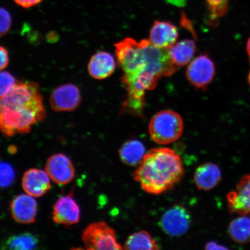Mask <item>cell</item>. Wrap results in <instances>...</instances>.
Instances as JSON below:
<instances>
[{
    "mask_svg": "<svg viewBox=\"0 0 250 250\" xmlns=\"http://www.w3.org/2000/svg\"><path fill=\"white\" fill-rule=\"evenodd\" d=\"M14 168L7 162H0V188L10 187L15 180Z\"/></svg>",
    "mask_w": 250,
    "mask_h": 250,
    "instance_id": "obj_23",
    "label": "cell"
},
{
    "mask_svg": "<svg viewBox=\"0 0 250 250\" xmlns=\"http://www.w3.org/2000/svg\"><path fill=\"white\" fill-rule=\"evenodd\" d=\"M206 249L207 250H227L226 247L219 245L214 242H210L206 244Z\"/></svg>",
    "mask_w": 250,
    "mask_h": 250,
    "instance_id": "obj_28",
    "label": "cell"
},
{
    "mask_svg": "<svg viewBox=\"0 0 250 250\" xmlns=\"http://www.w3.org/2000/svg\"><path fill=\"white\" fill-rule=\"evenodd\" d=\"M46 117L39 84L18 82L12 91L0 99V133L5 136L29 133Z\"/></svg>",
    "mask_w": 250,
    "mask_h": 250,
    "instance_id": "obj_2",
    "label": "cell"
},
{
    "mask_svg": "<svg viewBox=\"0 0 250 250\" xmlns=\"http://www.w3.org/2000/svg\"><path fill=\"white\" fill-rule=\"evenodd\" d=\"M184 165L180 156L168 148H156L146 153L133 178L149 194L158 195L173 189L183 179Z\"/></svg>",
    "mask_w": 250,
    "mask_h": 250,
    "instance_id": "obj_3",
    "label": "cell"
},
{
    "mask_svg": "<svg viewBox=\"0 0 250 250\" xmlns=\"http://www.w3.org/2000/svg\"><path fill=\"white\" fill-rule=\"evenodd\" d=\"M50 177L45 171L33 168L23 174L21 186L25 192L34 198L42 197L51 188Z\"/></svg>",
    "mask_w": 250,
    "mask_h": 250,
    "instance_id": "obj_12",
    "label": "cell"
},
{
    "mask_svg": "<svg viewBox=\"0 0 250 250\" xmlns=\"http://www.w3.org/2000/svg\"><path fill=\"white\" fill-rule=\"evenodd\" d=\"M18 5L24 8H29L34 7L42 2V0H14Z\"/></svg>",
    "mask_w": 250,
    "mask_h": 250,
    "instance_id": "obj_27",
    "label": "cell"
},
{
    "mask_svg": "<svg viewBox=\"0 0 250 250\" xmlns=\"http://www.w3.org/2000/svg\"><path fill=\"white\" fill-rule=\"evenodd\" d=\"M231 238L238 243L250 242V217L242 215L234 219L229 226Z\"/></svg>",
    "mask_w": 250,
    "mask_h": 250,
    "instance_id": "obj_20",
    "label": "cell"
},
{
    "mask_svg": "<svg viewBox=\"0 0 250 250\" xmlns=\"http://www.w3.org/2000/svg\"><path fill=\"white\" fill-rule=\"evenodd\" d=\"M39 245L38 237L31 233H22L12 236L6 240L4 249L6 250H31Z\"/></svg>",
    "mask_w": 250,
    "mask_h": 250,
    "instance_id": "obj_21",
    "label": "cell"
},
{
    "mask_svg": "<svg viewBox=\"0 0 250 250\" xmlns=\"http://www.w3.org/2000/svg\"><path fill=\"white\" fill-rule=\"evenodd\" d=\"M9 59L7 49L0 45V71L8 66Z\"/></svg>",
    "mask_w": 250,
    "mask_h": 250,
    "instance_id": "obj_26",
    "label": "cell"
},
{
    "mask_svg": "<svg viewBox=\"0 0 250 250\" xmlns=\"http://www.w3.org/2000/svg\"><path fill=\"white\" fill-rule=\"evenodd\" d=\"M53 220L55 223L70 226L80 221L81 210L73 192L62 196L53 208Z\"/></svg>",
    "mask_w": 250,
    "mask_h": 250,
    "instance_id": "obj_10",
    "label": "cell"
},
{
    "mask_svg": "<svg viewBox=\"0 0 250 250\" xmlns=\"http://www.w3.org/2000/svg\"><path fill=\"white\" fill-rule=\"evenodd\" d=\"M45 171L50 179L58 185L70 183L76 174L73 162L62 153L50 156L46 161Z\"/></svg>",
    "mask_w": 250,
    "mask_h": 250,
    "instance_id": "obj_8",
    "label": "cell"
},
{
    "mask_svg": "<svg viewBox=\"0 0 250 250\" xmlns=\"http://www.w3.org/2000/svg\"><path fill=\"white\" fill-rule=\"evenodd\" d=\"M177 27L169 21H156L150 31L149 42L157 48L168 49L176 43Z\"/></svg>",
    "mask_w": 250,
    "mask_h": 250,
    "instance_id": "obj_13",
    "label": "cell"
},
{
    "mask_svg": "<svg viewBox=\"0 0 250 250\" xmlns=\"http://www.w3.org/2000/svg\"><path fill=\"white\" fill-rule=\"evenodd\" d=\"M116 62L113 56L107 52L100 51L94 54L89 62L87 70L96 80H104L113 74Z\"/></svg>",
    "mask_w": 250,
    "mask_h": 250,
    "instance_id": "obj_15",
    "label": "cell"
},
{
    "mask_svg": "<svg viewBox=\"0 0 250 250\" xmlns=\"http://www.w3.org/2000/svg\"><path fill=\"white\" fill-rule=\"evenodd\" d=\"M248 80H249V83L250 85V73H249V74Z\"/></svg>",
    "mask_w": 250,
    "mask_h": 250,
    "instance_id": "obj_30",
    "label": "cell"
},
{
    "mask_svg": "<svg viewBox=\"0 0 250 250\" xmlns=\"http://www.w3.org/2000/svg\"><path fill=\"white\" fill-rule=\"evenodd\" d=\"M12 218L17 223L30 224L35 223L38 204L34 197L29 194H21L12 200L10 205Z\"/></svg>",
    "mask_w": 250,
    "mask_h": 250,
    "instance_id": "obj_11",
    "label": "cell"
},
{
    "mask_svg": "<svg viewBox=\"0 0 250 250\" xmlns=\"http://www.w3.org/2000/svg\"><path fill=\"white\" fill-rule=\"evenodd\" d=\"M12 24L10 13L7 9L0 7V37L4 36L9 32Z\"/></svg>",
    "mask_w": 250,
    "mask_h": 250,
    "instance_id": "obj_25",
    "label": "cell"
},
{
    "mask_svg": "<svg viewBox=\"0 0 250 250\" xmlns=\"http://www.w3.org/2000/svg\"><path fill=\"white\" fill-rule=\"evenodd\" d=\"M190 224L189 212L181 205H174L165 212L161 225L164 232L172 236L183 235L188 230Z\"/></svg>",
    "mask_w": 250,
    "mask_h": 250,
    "instance_id": "obj_9",
    "label": "cell"
},
{
    "mask_svg": "<svg viewBox=\"0 0 250 250\" xmlns=\"http://www.w3.org/2000/svg\"><path fill=\"white\" fill-rule=\"evenodd\" d=\"M247 51L250 58V38L249 39L248 43H247Z\"/></svg>",
    "mask_w": 250,
    "mask_h": 250,
    "instance_id": "obj_29",
    "label": "cell"
},
{
    "mask_svg": "<svg viewBox=\"0 0 250 250\" xmlns=\"http://www.w3.org/2000/svg\"><path fill=\"white\" fill-rule=\"evenodd\" d=\"M149 133L158 145H165L179 140L184 131L182 117L177 112L166 109L157 112L149 122Z\"/></svg>",
    "mask_w": 250,
    "mask_h": 250,
    "instance_id": "obj_4",
    "label": "cell"
},
{
    "mask_svg": "<svg viewBox=\"0 0 250 250\" xmlns=\"http://www.w3.org/2000/svg\"><path fill=\"white\" fill-rule=\"evenodd\" d=\"M82 101L79 87L73 83H65L53 90L49 102L56 112H70L77 109Z\"/></svg>",
    "mask_w": 250,
    "mask_h": 250,
    "instance_id": "obj_7",
    "label": "cell"
},
{
    "mask_svg": "<svg viewBox=\"0 0 250 250\" xmlns=\"http://www.w3.org/2000/svg\"><path fill=\"white\" fill-rule=\"evenodd\" d=\"M228 208L242 215L250 213V175L244 177L236 189L227 196Z\"/></svg>",
    "mask_w": 250,
    "mask_h": 250,
    "instance_id": "obj_14",
    "label": "cell"
},
{
    "mask_svg": "<svg viewBox=\"0 0 250 250\" xmlns=\"http://www.w3.org/2000/svg\"><path fill=\"white\" fill-rule=\"evenodd\" d=\"M230 0H206L208 5L209 18L212 21H217L227 13Z\"/></svg>",
    "mask_w": 250,
    "mask_h": 250,
    "instance_id": "obj_22",
    "label": "cell"
},
{
    "mask_svg": "<svg viewBox=\"0 0 250 250\" xmlns=\"http://www.w3.org/2000/svg\"><path fill=\"white\" fill-rule=\"evenodd\" d=\"M168 51L174 64L178 67H183L192 60L196 51V43L191 39L181 40L168 48Z\"/></svg>",
    "mask_w": 250,
    "mask_h": 250,
    "instance_id": "obj_17",
    "label": "cell"
},
{
    "mask_svg": "<svg viewBox=\"0 0 250 250\" xmlns=\"http://www.w3.org/2000/svg\"><path fill=\"white\" fill-rule=\"evenodd\" d=\"M214 62L207 55L197 56L190 62L186 71L188 81L196 88L204 89L215 76Z\"/></svg>",
    "mask_w": 250,
    "mask_h": 250,
    "instance_id": "obj_6",
    "label": "cell"
},
{
    "mask_svg": "<svg viewBox=\"0 0 250 250\" xmlns=\"http://www.w3.org/2000/svg\"><path fill=\"white\" fill-rule=\"evenodd\" d=\"M82 239L87 250L124 249L118 242L116 233L113 228L104 221L89 224L83 231Z\"/></svg>",
    "mask_w": 250,
    "mask_h": 250,
    "instance_id": "obj_5",
    "label": "cell"
},
{
    "mask_svg": "<svg viewBox=\"0 0 250 250\" xmlns=\"http://www.w3.org/2000/svg\"><path fill=\"white\" fill-rule=\"evenodd\" d=\"M124 249L131 250H157L159 246L150 234L145 230L133 233L127 237Z\"/></svg>",
    "mask_w": 250,
    "mask_h": 250,
    "instance_id": "obj_19",
    "label": "cell"
},
{
    "mask_svg": "<svg viewBox=\"0 0 250 250\" xmlns=\"http://www.w3.org/2000/svg\"><path fill=\"white\" fill-rule=\"evenodd\" d=\"M146 154L145 146L137 140L127 141L119 151L121 161L129 167L139 165Z\"/></svg>",
    "mask_w": 250,
    "mask_h": 250,
    "instance_id": "obj_18",
    "label": "cell"
},
{
    "mask_svg": "<svg viewBox=\"0 0 250 250\" xmlns=\"http://www.w3.org/2000/svg\"><path fill=\"white\" fill-rule=\"evenodd\" d=\"M15 77L8 71H0V99L8 95L17 84Z\"/></svg>",
    "mask_w": 250,
    "mask_h": 250,
    "instance_id": "obj_24",
    "label": "cell"
},
{
    "mask_svg": "<svg viewBox=\"0 0 250 250\" xmlns=\"http://www.w3.org/2000/svg\"><path fill=\"white\" fill-rule=\"evenodd\" d=\"M221 172L217 165L208 162L199 166L194 174V181L198 189L208 190L220 182Z\"/></svg>",
    "mask_w": 250,
    "mask_h": 250,
    "instance_id": "obj_16",
    "label": "cell"
},
{
    "mask_svg": "<svg viewBox=\"0 0 250 250\" xmlns=\"http://www.w3.org/2000/svg\"><path fill=\"white\" fill-rule=\"evenodd\" d=\"M115 47L127 93L121 111L143 117L146 91L154 89L162 77L171 76L179 67L172 61L168 49L157 48L149 40L138 42L126 38Z\"/></svg>",
    "mask_w": 250,
    "mask_h": 250,
    "instance_id": "obj_1",
    "label": "cell"
}]
</instances>
